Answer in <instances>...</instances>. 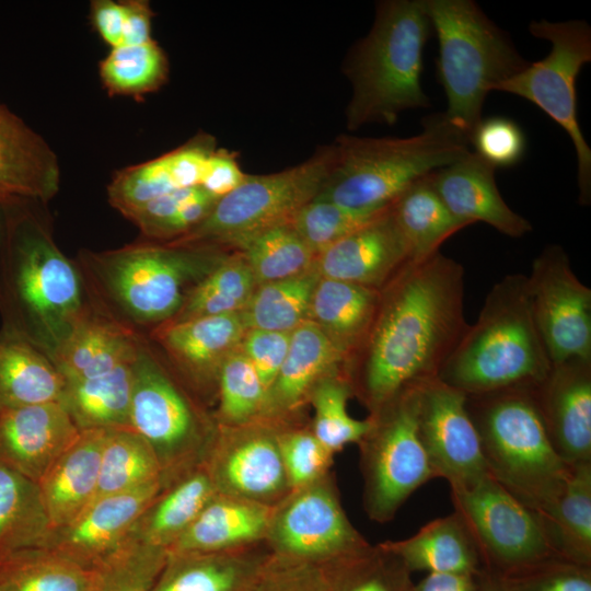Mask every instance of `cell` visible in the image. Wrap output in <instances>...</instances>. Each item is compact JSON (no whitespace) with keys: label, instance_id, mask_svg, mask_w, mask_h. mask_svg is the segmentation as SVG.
<instances>
[{"label":"cell","instance_id":"60","mask_svg":"<svg viewBox=\"0 0 591 591\" xmlns=\"http://www.w3.org/2000/svg\"><path fill=\"white\" fill-rule=\"evenodd\" d=\"M478 591H510L500 578L487 571H483L479 576Z\"/></svg>","mask_w":591,"mask_h":591},{"label":"cell","instance_id":"1","mask_svg":"<svg viewBox=\"0 0 591 591\" xmlns=\"http://www.w3.org/2000/svg\"><path fill=\"white\" fill-rule=\"evenodd\" d=\"M464 289L463 266L437 252L407 264L380 291L358 366L348 376L370 414L438 379L470 325Z\"/></svg>","mask_w":591,"mask_h":591},{"label":"cell","instance_id":"22","mask_svg":"<svg viewBox=\"0 0 591 591\" xmlns=\"http://www.w3.org/2000/svg\"><path fill=\"white\" fill-rule=\"evenodd\" d=\"M246 332L240 313L167 322L154 328L158 341L187 384L202 395L217 391L220 368L241 346Z\"/></svg>","mask_w":591,"mask_h":591},{"label":"cell","instance_id":"52","mask_svg":"<svg viewBox=\"0 0 591 591\" xmlns=\"http://www.w3.org/2000/svg\"><path fill=\"white\" fill-rule=\"evenodd\" d=\"M474 152L497 167L518 164L525 154L526 140L521 127L510 118L482 119L471 135Z\"/></svg>","mask_w":591,"mask_h":591},{"label":"cell","instance_id":"31","mask_svg":"<svg viewBox=\"0 0 591 591\" xmlns=\"http://www.w3.org/2000/svg\"><path fill=\"white\" fill-rule=\"evenodd\" d=\"M217 494L202 464L162 488L136 520L128 537L169 551Z\"/></svg>","mask_w":591,"mask_h":591},{"label":"cell","instance_id":"36","mask_svg":"<svg viewBox=\"0 0 591 591\" xmlns=\"http://www.w3.org/2000/svg\"><path fill=\"white\" fill-rule=\"evenodd\" d=\"M412 260L439 252L441 244L468 227L447 208L429 181V175L407 187L390 206Z\"/></svg>","mask_w":591,"mask_h":591},{"label":"cell","instance_id":"50","mask_svg":"<svg viewBox=\"0 0 591 591\" xmlns=\"http://www.w3.org/2000/svg\"><path fill=\"white\" fill-rule=\"evenodd\" d=\"M178 189L166 154L118 171L107 187L109 204L124 217L140 206Z\"/></svg>","mask_w":591,"mask_h":591},{"label":"cell","instance_id":"55","mask_svg":"<svg viewBox=\"0 0 591 591\" xmlns=\"http://www.w3.org/2000/svg\"><path fill=\"white\" fill-rule=\"evenodd\" d=\"M215 150L213 139L204 135L165 153L175 186L177 188L200 186L207 160Z\"/></svg>","mask_w":591,"mask_h":591},{"label":"cell","instance_id":"18","mask_svg":"<svg viewBox=\"0 0 591 591\" xmlns=\"http://www.w3.org/2000/svg\"><path fill=\"white\" fill-rule=\"evenodd\" d=\"M161 489V482H155L99 497L71 522L53 529L44 547L93 569L125 543L136 520Z\"/></svg>","mask_w":591,"mask_h":591},{"label":"cell","instance_id":"9","mask_svg":"<svg viewBox=\"0 0 591 591\" xmlns=\"http://www.w3.org/2000/svg\"><path fill=\"white\" fill-rule=\"evenodd\" d=\"M130 428L152 449L162 488L205 464L218 425L140 340L132 362Z\"/></svg>","mask_w":591,"mask_h":591},{"label":"cell","instance_id":"27","mask_svg":"<svg viewBox=\"0 0 591 591\" xmlns=\"http://www.w3.org/2000/svg\"><path fill=\"white\" fill-rule=\"evenodd\" d=\"M141 338L90 302L51 361L66 381L94 378L131 363Z\"/></svg>","mask_w":591,"mask_h":591},{"label":"cell","instance_id":"62","mask_svg":"<svg viewBox=\"0 0 591 591\" xmlns=\"http://www.w3.org/2000/svg\"><path fill=\"white\" fill-rule=\"evenodd\" d=\"M313 591H327V579H326V571L324 567H323L322 577Z\"/></svg>","mask_w":591,"mask_h":591},{"label":"cell","instance_id":"42","mask_svg":"<svg viewBox=\"0 0 591 591\" xmlns=\"http://www.w3.org/2000/svg\"><path fill=\"white\" fill-rule=\"evenodd\" d=\"M256 286L241 255L225 257L190 291L179 312L170 322L240 313Z\"/></svg>","mask_w":591,"mask_h":591},{"label":"cell","instance_id":"53","mask_svg":"<svg viewBox=\"0 0 591 591\" xmlns=\"http://www.w3.org/2000/svg\"><path fill=\"white\" fill-rule=\"evenodd\" d=\"M290 334L246 329L243 336L240 349L252 363L267 394L287 356Z\"/></svg>","mask_w":591,"mask_h":591},{"label":"cell","instance_id":"28","mask_svg":"<svg viewBox=\"0 0 591 591\" xmlns=\"http://www.w3.org/2000/svg\"><path fill=\"white\" fill-rule=\"evenodd\" d=\"M106 430L80 431L37 482L51 530L76 519L94 500Z\"/></svg>","mask_w":591,"mask_h":591},{"label":"cell","instance_id":"5","mask_svg":"<svg viewBox=\"0 0 591 591\" xmlns=\"http://www.w3.org/2000/svg\"><path fill=\"white\" fill-rule=\"evenodd\" d=\"M552 369L535 326L526 276L506 275L488 292L438 379L466 396L535 389Z\"/></svg>","mask_w":591,"mask_h":591},{"label":"cell","instance_id":"14","mask_svg":"<svg viewBox=\"0 0 591 591\" xmlns=\"http://www.w3.org/2000/svg\"><path fill=\"white\" fill-rule=\"evenodd\" d=\"M265 544L275 556L318 567L370 545L348 519L332 472L273 507Z\"/></svg>","mask_w":591,"mask_h":591},{"label":"cell","instance_id":"57","mask_svg":"<svg viewBox=\"0 0 591 591\" xmlns=\"http://www.w3.org/2000/svg\"><path fill=\"white\" fill-rule=\"evenodd\" d=\"M92 23L111 48L120 46L124 31L123 3L113 0H95L91 3Z\"/></svg>","mask_w":591,"mask_h":591},{"label":"cell","instance_id":"40","mask_svg":"<svg viewBox=\"0 0 591 591\" xmlns=\"http://www.w3.org/2000/svg\"><path fill=\"white\" fill-rule=\"evenodd\" d=\"M258 285L299 276L313 267L315 255L290 223L267 228L233 244Z\"/></svg>","mask_w":591,"mask_h":591},{"label":"cell","instance_id":"44","mask_svg":"<svg viewBox=\"0 0 591 591\" xmlns=\"http://www.w3.org/2000/svg\"><path fill=\"white\" fill-rule=\"evenodd\" d=\"M352 395L348 376L332 374L316 383L308 397L314 408L311 428L334 454L348 444H358L371 426L369 417L361 420L349 415L347 403Z\"/></svg>","mask_w":591,"mask_h":591},{"label":"cell","instance_id":"15","mask_svg":"<svg viewBox=\"0 0 591 591\" xmlns=\"http://www.w3.org/2000/svg\"><path fill=\"white\" fill-rule=\"evenodd\" d=\"M526 287L552 367L591 360V289L575 275L563 246L549 244L533 259Z\"/></svg>","mask_w":591,"mask_h":591},{"label":"cell","instance_id":"21","mask_svg":"<svg viewBox=\"0 0 591 591\" xmlns=\"http://www.w3.org/2000/svg\"><path fill=\"white\" fill-rule=\"evenodd\" d=\"M80 430L60 402L0 412V466L35 483Z\"/></svg>","mask_w":591,"mask_h":591},{"label":"cell","instance_id":"12","mask_svg":"<svg viewBox=\"0 0 591 591\" xmlns=\"http://www.w3.org/2000/svg\"><path fill=\"white\" fill-rule=\"evenodd\" d=\"M417 387L370 414L371 426L358 443L363 509L379 523L392 520L414 491L437 478L417 431Z\"/></svg>","mask_w":591,"mask_h":591},{"label":"cell","instance_id":"59","mask_svg":"<svg viewBox=\"0 0 591 591\" xmlns=\"http://www.w3.org/2000/svg\"><path fill=\"white\" fill-rule=\"evenodd\" d=\"M480 575L429 572L409 591H478Z\"/></svg>","mask_w":591,"mask_h":591},{"label":"cell","instance_id":"47","mask_svg":"<svg viewBox=\"0 0 591 591\" xmlns=\"http://www.w3.org/2000/svg\"><path fill=\"white\" fill-rule=\"evenodd\" d=\"M166 556L165 548L128 537L93 568L86 591H149Z\"/></svg>","mask_w":591,"mask_h":591},{"label":"cell","instance_id":"4","mask_svg":"<svg viewBox=\"0 0 591 591\" xmlns=\"http://www.w3.org/2000/svg\"><path fill=\"white\" fill-rule=\"evenodd\" d=\"M433 33L426 0L376 4L369 33L350 50L344 73L352 86L346 126L393 125L403 112L430 107L421 85L424 49Z\"/></svg>","mask_w":591,"mask_h":591},{"label":"cell","instance_id":"38","mask_svg":"<svg viewBox=\"0 0 591 591\" xmlns=\"http://www.w3.org/2000/svg\"><path fill=\"white\" fill-rule=\"evenodd\" d=\"M93 569L48 547L0 556V591H86Z\"/></svg>","mask_w":591,"mask_h":591},{"label":"cell","instance_id":"6","mask_svg":"<svg viewBox=\"0 0 591 591\" xmlns=\"http://www.w3.org/2000/svg\"><path fill=\"white\" fill-rule=\"evenodd\" d=\"M406 138L341 135L328 174L314 199L361 211L386 209L412 184L468 153L470 137L444 113Z\"/></svg>","mask_w":591,"mask_h":591},{"label":"cell","instance_id":"61","mask_svg":"<svg viewBox=\"0 0 591 591\" xmlns=\"http://www.w3.org/2000/svg\"><path fill=\"white\" fill-rule=\"evenodd\" d=\"M7 228V217L3 204L0 202V256L3 247L4 236Z\"/></svg>","mask_w":591,"mask_h":591},{"label":"cell","instance_id":"2","mask_svg":"<svg viewBox=\"0 0 591 591\" xmlns=\"http://www.w3.org/2000/svg\"><path fill=\"white\" fill-rule=\"evenodd\" d=\"M40 202L4 204L7 228L0 256L1 328L49 359L90 306L77 263L56 244Z\"/></svg>","mask_w":591,"mask_h":591},{"label":"cell","instance_id":"13","mask_svg":"<svg viewBox=\"0 0 591 591\" xmlns=\"http://www.w3.org/2000/svg\"><path fill=\"white\" fill-rule=\"evenodd\" d=\"M451 499L475 542L485 571L506 577L560 558L536 514L490 474L468 487L451 489Z\"/></svg>","mask_w":591,"mask_h":591},{"label":"cell","instance_id":"39","mask_svg":"<svg viewBox=\"0 0 591 591\" xmlns=\"http://www.w3.org/2000/svg\"><path fill=\"white\" fill-rule=\"evenodd\" d=\"M320 275L314 267L288 279L256 286L240 312L246 329L291 333L308 321Z\"/></svg>","mask_w":591,"mask_h":591},{"label":"cell","instance_id":"24","mask_svg":"<svg viewBox=\"0 0 591 591\" xmlns=\"http://www.w3.org/2000/svg\"><path fill=\"white\" fill-rule=\"evenodd\" d=\"M57 154L24 120L0 102V202L47 204L59 190Z\"/></svg>","mask_w":591,"mask_h":591},{"label":"cell","instance_id":"25","mask_svg":"<svg viewBox=\"0 0 591 591\" xmlns=\"http://www.w3.org/2000/svg\"><path fill=\"white\" fill-rule=\"evenodd\" d=\"M348 357L317 325L305 321L290 334L285 361L267 394L266 419L297 420L308 397L322 379L344 374Z\"/></svg>","mask_w":591,"mask_h":591},{"label":"cell","instance_id":"49","mask_svg":"<svg viewBox=\"0 0 591 591\" xmlns=\"http://www.w3.org/2000/svg\"><path fill=\"white\" fill-rule=\"evenodd\" d=\"M278 442L291 490L332 472L335 454L315 437L311 425L279 421Z\"/></svg>","mask_w":591,"mask_h":591},{"label":"cell","instance_id":"56","mask_svg":"<svg viewBox=\"0 0 591 591\" xmlns=\"http://www.w3.org/2000/svg\"><path fill=\"white\" fill-rule=\"evenodd\" d=\"M245 176L233 153L216 149L207 160L200 187L219 199L235 189Z\"/></svg>","mask_w":591,"mask_h":591},{"label":"cell","instance_id":"10","mask_svg":"<svg viewBox=\"0 0 591 591\" xmlns=\"http://www.w3.org/2000/svg\"><path fill=\"white\" fill-rule=\"evenodd\" d=\"M334 146L304 162L266 175H246L218 199L209 216L186 234L169 242L179 246L233 245L241 239L278 224L290 223L318 194L332 164Z\"/></svg>","mask_w":591,"mask_h":591},{"label":"cell","instance_id":"58","mask_svg":"<svg viewBox=\"0 0 591 591\" xmlns=\"http://www.w3.org/2000/svg\"><path fill=\"white\" fill-rule=\"evenodd\" d=\"M124 8V31L121 45H141L152 40L151 22L153 11L148 1H121Z\"/></svg>","mask_w":591,"mask_h":591},{"label":"cell","instance_id":"43","mask_svg":"<svg viewBox=\"0 0 591 591\" xmlns=\"http://www.w3.org/2000/svg\"><path fill=\"white\" fill-rule=\"evenodd\" d=\"M167 72V58L153 39L114 47L100 63L102 83L113 95L143 96L158 90Z\"/></svg>","mask_w":591,"mask_h":591},{"label":"cell","instance_id":"51","mask_svg":"<svg viewBox=\"0 0 591 591\" xmlns=\"http://www.w3.org/2000/svg\"><path fill=\"white\" fill-rule=\"evenodd\" d=\"M498 578L510 591H591V566L563 558Z\"/></svg>","mask_w":591,"mask_h":591},{"label":"cell","instance_id":"32","mask_svg":"<svg viewBox=\"0 0 591 591\" xmlns=\"http://www.w3.org/2000/svg\"><path fill=\"white\" fill-rule=\"evenodd\" d=\"M380 291L320 277L312 294L308 321L317 325L349 357L369 333Z\"/></svg>","mask_w":591,"mask_h":591},{"label":"cell","instance_id":"8","mask_svg":"<svg viewBox=\"0 0 591 591\" xmlns=\"http://www.w3.org/2000/svg\"><path fill=\"white\" fill-rule=\"evenodd\" d=\"M426 7L439 45L443 113L471 138L483 119L487 94L530 62L473 0H426Z\"/></svg>","mask_w":591,"mask_h":591},{"label":"cell","instance_id":"23","mask_svg":"<svg viewBox=\"0 0 591 591\" xmlns=\"http://www.w3.org/2000/svg\"><path fill=\"white\" fill-rule=\"evenodd\" d=\"M495 167L474 151L429 174V181L449 211L467 225L484 222L498 232L521 237L532 224L503 200Z\"/></svg>","mask_w":591,"mask_h":591},{"label":"cell","instance_id":"7","mask_svg":"<svg viewBox=\"0 0 591 591\" xmlns=\"http://www.w3.org/2000/svg\"><path fill=\"white\" fill-rule=\"evenodd\" d=\"M533 389L466 396L489 474L540 513L564 490L568 465L553 448Z\"/></svg>","mask_w":591,"mask_h":591},{"label":"cell","instance_id":"46","mask_svg":"<svg viewBox=\"0 0 591 591\" xmlns=\"http://www.w3.org/2000/svg\"><path fill=\"white\" fill-rule=\"evenodd\" d=\"M327 591H409L412 573L382 544L324 567Z\"/></svg>","mask_w":591,"mask_h":591},{"label":"cell","instance_id":"41","mask_svg":"<svg viewBox=\"0 0 591 591\" xmlns=\"http://www.w3.org/2000/svg\"><path fill=\"white\" fill-rule=\"evenodd\" d=\"M155 482H161V471L148 442L131 428L106 430L94 499Z\"/></svg>","mask_w":591,"mask_h":591},{"label":"cell","instance_id":"29","mask_svg":"<svg viewBox=\"0 0 591 591\" xmlns=\"http://www.w3.org/2000/svg\"><path fill=\"white\" fill-rule=\"evenodd\" d=\"M271 509L218 493L169 551L222 552L263 543Z\"/></svg>","mask_w":591,"mask_h":591},{"label":"cell","instance_id":"16","mask_svg":"<svg viewBox=\"0 0 591 591\" xmlns=\"http://www.w3.org/2000/svg\"><path fill=\"white\" fill-rule=\"evenodd\" d=\"M279 421L218 426L205 462L219 494L274 507L290 491L279 442Z\"/></svg>","mask_w":591,"mask_h":591},{"label":"cell","instance_id":"3","mask_svg":"<svg viewBox=\"0 0 591 591\" xmlns=\"http://www.w3.org/2000/svg\"><path fill=\"white\" fill-rule=\"evenodd\" d=\"M223 258L212 247L132 243L81 251L77 265L90 302L139 333V327L170 322Z\"/></svg>","mask_w":591,"mask_h":591},{"label":"cell","instance_id":"34","mask_svg":"<svg viewBox=\"0 0 591 591\" xmlns=\"http://www.w3.org/2000/svg\"><path fill=\"white\" fill-rule=\"evenodd\" d=\"M535 514L560 558L591 566V462L571 465L564 490Z\"/></svg>","mask_w":591,"mask_h":591},{"label":"cell","instance_id":"33","mask_svg":"<svg viewBox=\"0 0 591 591\" xmlns=\"http://www.w3.org/2000/svg\"><path fill=\"white\" fill-rule=\"evenodd\" d=\"M65 379L44 352L0 328V412L60 402Z\"/></svg>","mask_w":591,"mask_h":591},{"label":"cell","instance_id":"54","mask_svg":"<svg viewBox=\"0 0 591 591\" xmlns=\"http://www.w3.org/2000/svg\"><path fill=\"white\" fill-rule=\"evenodd\" d=\"M323 573V567L312 566L275 556L250 591H313Z\"/></svg>","mask_w":591,"mask_h":591},{"label":"cell","instance_id":"45","mask_svg":"<svg viewBox=\"0 0 591 591\" xmlns=\"http://www.w3.org/2000/svg\"><path fill=\"white\" fill-rule=\"evenodd\" d=\"M218 426L237 427L266 419L267 391L239 348L222 363L217 382Z\"/></svg>","mask_w":591,"mask_h":591},{"label":"cell","instance_id":"35","mask_svg":"<svg viewBox=\"0 0 591 591\" xmlns=\"http://www.w3.org/2000/svg\"><path fill=\"white\" fill-rule=\"evenodd\" d=\"M132 362L94 378L65 380L60 403L80 431L130 428Z\"/></svg>","mask_w":591,"mask_h":591},{"label":"cell","instance_id":"17","mask_svg":"<svg viewBox=\"0 0 591 591\" xmlns=\"http://www.w3.org/2000/svg\"><path fill=\"white\" fill-rule=\"evenodd\" d=\"M416 422L437 477L447 479L451 489L468 487L489 475L465 394L439 379L419 385Z\"/></svg>","mask_w":591,"mask_h":591},{"label":"cell","instance_id":"37","mask_svg":"<svg viewBox=\"0 0 591 591\" xmlns=\"http://www.w3.org/2000/svg\"><path fill=\"white\" fill-rule=\"evenodd\" d=\"M50 531L37 483L0 466V556L44 547Z\"/></svg>","mask_w":591,"mask_h":591},{"label":"cell","instance_id":"48","mask_svg":"<svg viewBox=\"0 0 591 591\" xmlns=\"http://www.w3.org/2000/svg\"><path fill=\"white\" fill-rule=\"evenodd\" d=\"M384 210H354L331 201L313 199L297 212L290 224L313 254L317 255Z\"/></svg>","mask_w":591,"mask_h":591},{"label":"cell","instance_id":"30","mask_svg":"<svg viewBox=\"0 0 591 591\" xmlns=\"http://www.w3.org/2000/svg\"><path fill=\"white\" fill-rule=\"evenodd\" d=\"M415 571L480 575L485 569L466 525L456 512L434 519L416 534L381 543Z\"/></svg>","mask_w":591,"mask_h":591},{"label":"cell","instance_id":"20","mask_svg":"<svg viewBox=\"0 0 591 591\" xmlns=\"http://www.w3.org/2000/svg\"><path fill=\"white\" fill-rule=\"evenodd\" d=\"M532 392L557 454L570 466L591 462V360L553 366Z\"/></svg>","mask_w":591,"mask_h":591},{"label":"cell","instance_id":"19","mask_svg":"<svg viewBox=\"0 0 591 591\" xmlns=\"http://www.w3.org/2000/svg\"><path fill=\"white\" fill-rule=\"evenodd\" d=\"M412 262L389 207L315 255L313 267L322 278L382 290Z\"/></svg>","mask_w":591,"mask_h":591},{"label":"cell","instance_id":"11","mask_svg":"<svg viewBox=\"0 0 591 591\" xmlns=\"http://www.w3.org/2000/svg\"><path fill=\"white\" fill-rule=\"evenodd\" d=\"M529 32L551 44L542 60L500 83L495 91L525 99L556 121L569 136L577 157L578 200L591 204V149L577 114V78L591 61V27L586 21H532Z\"/></svg>","mask_w":591,"mask_h":591},{"label":"cell","instance_id":"26","mask_svg":"<svg viewBox=\"0 0 591 591\" xmlns=\"http://www.w3.org/2000/svg\"><path fill=\"white\" fill-rule=\"evenodd\" d=\"M271 557L265 542L222 552L167 551L149 591H250Z\"/></svg>","mask_w":591,"mask_h":591}]
</instances>
